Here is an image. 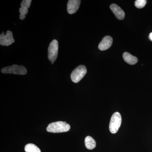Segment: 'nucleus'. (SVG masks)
<instances>
[{
    "label": "nucleus",
    "instance_id": "f257e3e1",
    "mask_svg": "<svg viewBox=\"0 0 152 152\" xmlns=\"http://www.w3.org/2000/svg\"><path fill=\"white\" fill-rule=\"evenodd\" d=\"M70 129V126L66 122L57 121L49 124L47 128L49 132L58 133L67 132Z\"/></svg>",
    "mask_w": 152,
    "mask_h": 152
},
{
    "label": "nucleus",
    "instance_id": "f03ea898",
    "mask_svg": "<svg viewBox=\"0 0 152 152\" xmlns=\"http://www.w3.org/2000/svg\"><path fill=\"white\" fill-rule=\"evenodd\" d=\"M122 118L121 114L116 112L113 114L111 118L109 125L110 132L112 134H115L119 129L121 124Z\"/></svg>",
    "mask_w": 152,
    "mask_h": 152
},
{
    "label": "nucleus",
    "instance_id": "7ed1b4c3",
    "mask_svg": "<svg viewBox=\"0 0 152 152\" xmlns=\"http://www.w3.org/2000/svg\"><path fill=\"white\" fill-rule=\"evenodd\" d=\"M1 72L4 74H12L15 75H25L27 73L26 69L23 66L16 64L3 68Z\"/></svg>",
    "mask_w": 152,
    "mask_h": 152
},
{
    "label": "nucleus",
    "instance_id": "20e7f679",
    "mask_svg": "<svg viewBox=\"0 0 152 152\" xmlns=\"http://www.w3.org/2000/svg\"><path fill=\"white\" fill-rule=\"evenodd\" d=\"M87 69L84 65H80L76 68L72 72L71 78L74 83H78L87 73Z\"/></svg>",
    "mask_w": 152,
    "mask_h": 152
},
{
    "label": "nucleus",
    "instance_id": "39448f33",
    "mask_svg": "<svg viewBox=\"0 0 152 152\" xmlns=\"http://www.w3.org/2000/svg\"><path fill=\"white\" fill-rule=\"evenodd\" d=\"M58 51V43L57 40H53L50 43L48 49V58L49 61L54 63L56 60Z\"/></svg>",
    "mask_w": 152,
    "mask_h": 152
},
{
    "label": "nucleus",
    "instance_id": "423d86ee",
    "mask_svg": "<svg viewBox=\"0 0 152 152\" xmlns=\"http://www.w3.org/2000/svg\"><path fill=\"white\" fill-rule=\"evenodd\" d=\"M15 42L12 33L11 31H8L6 35L2 34L0 35V44L1 45L8 46Z\"/></svg>",
    "mask_w": 152,
    "mask_h": 152
},
{
    "label": "nucleus",
    "instance_id": "0eeeda50",
    "mask_svg": "<svg viewBox=\"0 0 152 152\" xmlns=\"http://www.w3.org/2000/svg\"><path fill=\"white\" fill-rule=\"evenodd\" d=\"M80 0H69L68 1L67 10L68 13L72 15L75 13L78 10L80 4Z\"/></svg>",
    "mask_w": 152,
    "mask_h": 152
},
{
    "label": "nucleus",
    "instance_id": "6e6552de",
    "mask_svg": "<svg viewBox=\"0 0 152 152\" xmlns=\"http://www.w3.org/2000/svg\"><path fill=\"white\" fill-rule=\"evenodd\" d=\"M113 42V38L109 36H106L99 44V49L102 51L107 50L111 46Z\"/></svg>",
    "mask_w": 152,
    "mask_h": 152
},
{
    "label": "nucleus",
    "instance_id": "1a4fd4ad",
    "mask_svg": "<svg viewBox=\"0 0 152 152\" xmlns=\"http://www.w3.org/2000/svg\"><path fill=\"white\" fill-rule=\"evenodd\" d=\"M110 8L117 19L120 20H122L124 19V12L119 6L117 5L116 4H112L110 6Z\"/></svg>",
    "mask_w": 152,
    "mask_h": 152
},
{
    "label": "nucleus",
    "instance_id": "9d476101",
    "mask_svg": "<svg viewBox=\"0 0 152 152\" xmlns=\"http://www.w3.org/2000/svg\"><path fill=\"white\" fill-rule=\"evenodd\" d=\"M124 60L129 64H135L137 63L138 59L137 57L134 56L128 52H125L123 55Z\"/></svg>",
    "mask_w": 152,
    "mask_h": 152
},
{
    "label": "nucleus",
    "instance_id": "9b49d317",
    "mask_svg": "<svg viewBox=\"0 0 152 152\" xmlns=\"http://www.w3.org/2000/svg\"><path fill=\"white\" fill-rule=\"evenodd\" d=\"M85 145L89 150H92L96 146V142L92 137L88 136L85 140Z\"/></svg>",
    "mask_w": 152,
    "mask_h": 152
},
{
    "label": "nucleus",
    "instance_id": "f8f14e48",
    "mask_svg": "<svg viewBox=\"0 0 152 152\" xmlns=\"http://www.w3.org/2000/svg\"><path fill=\"white\" fill-rule=\"evenodd\" d=\"M26 152H41L40 149L34 144L30 143L26 145L25 147Z\"/></svg>",
    "mask_w": 152,
    "mask_h": 152
},
{
    "label": "nucleus",
    "instance_id": "ddd939ff",
    "mask_svg": "<svg viewBox=\"0 0 152 152\" xmlns=\"http://www.w3.org/2000/svg\"><path fill=\"white\" fill-rule=\"evenodd\" d=\"M147 3L145 0H137L135 2V6L138 9H142L143 8Z\"/></svg>",
    "mask_w": 152,
    "mask_h": 152
},
{
    "label": "nucleus",
    "instance_id": "4468645a",
    "mask_svg": "<svg viewBox=\"0 0 152 152\" xmlns=\"http://www.w3.org/2000/svg\"><path fill=\"white\" fill-rule=\"evenodd\" d=\"M31 0H23L21 3V7L24 8L28 9L31 5Z\"/></svg>",
    "mask_w": 152,
    "mask_h": 152
},
{
    "label": "nucleus",
    "instance_id": "2eb2a0df",
    "mask_svg": "<svg viewBox=\"0 0 152 152\" xmlns=\"http://www.w3.org/2000/svg\"><path fill=\"white\" fill-rule=\"evenodd\" d=\"M19 12L20 14L22 15H26L28 14V9L20 7L19 9Z\"/></svg>",
    "mask_w": 152,
    "mask_h": 152
},
{
    "label": "nucleus",
    "instance_id": "dca6fc26",
    "mask_svg": "<svg viewBox=\"0 0 152 152\" xmlns=\"http://www.w3.org/2000/svg\"><path fill=\"white\" fill-rule=\"evenodd\" d=\"M26 18V15H22V14H20V20H24Z\"/></svg>",
    "mask_w": 152,
    "mask_h": 152
},
{
    "label": "nucleus",
    "instance_id": "f3484780",
    "mask_svg": "<svg viewBox=\"0 0 152 152\" xmlns=\"http://www.w3.org/2000/svg\"><path fill=\"white\" fill-rule=\"evenodd\" d=\"M149 38L152 41V32L150 33Z\"/></svg>",
    "mask_w": 152,
    "mask_h": 152
},
{
    "label": "nucleus",
    "instance_id": "a211bd4d",
    "mask_svg": "<svg viewBox=\"0 0 152 152\" xmlns=\"http://www.w3.org/2000/svg\"><path fill=\"white\" fill-rule=\"evenodd\" d=\"M51 64H54V63L52 62V63H51Z\"/></svg>",
    "mask_w": 152,
    "mask_h": 152
}]
</instances>
